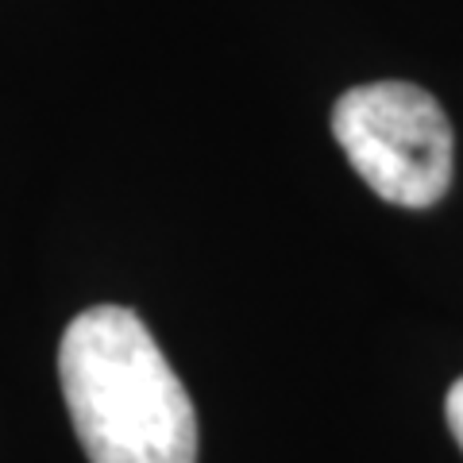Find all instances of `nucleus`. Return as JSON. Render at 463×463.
Instances as JSON below:
<instances>
[{
	"label": "nucleus",
	"mask_w": 463,
	"mask_h": 463,
	"mask_svg": "<svg viewBox=\"0 0 463 463\" xmlns=\"http://www.w3.org/2000/svg\"><path fill=\"white\" fill-rule=\"evenodd\" d=\"M448 429H452V437H456V444L463 448V379L459 383H452V390H448Z\"/></svg>",
	"instance_id": "7ed1b4c3"
},
{
	"label": "nucleus",
	"mask_w": 463,
	"mask_h": 463,
	"mask_svg": "<svg viewBox=\"0 0 463 463\" xmlns=\"http://www.w3.org/2000/svg\"><path fill=\"white\" fill-rule=\"evenodd\" d=\"M58 383L90 463H197V413L151 328L93 306L58 344Z\"/></svg>",
	"instance_id": "f257e3e1"
},
{
	"label": "nucleus",
	"mask_w": 463,
	"mask_h": 463,
	"mask_svg": "<svg viewBox=\"0 0 463 463\" xmlns=\"http://www.w3.org/2000/svg\"><path fill=\"white\" fill-rule=\"evenodd\" d=\"M332 136L390 205L429 209L452 185V124L421 85L374 81L347 90L332 109Z\"/></svg>",
	"instance_id": "f03ea898"
}]
</instances>
